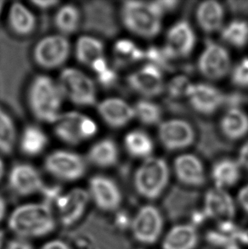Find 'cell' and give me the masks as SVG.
Listing matches in <instances>:
<instances>
[{"label": "cell", "mask_w": 248, "mask_h": 249, "mask_svg": "<svg viewBox=\"0 0 248 249\" xmlns=\"http://www.w3.org/2000/svg\"><path fill=\"white\" fill-rule=\"evenodd\" d=\"M31 110L35 118L44 123L57 121L61 116L63 94L59 85L47 76H37L28 93Z\"/></svg>", "instance_id": "obj_2"}, {"label": "cell", "mask_w": 248, "mask_h": 249, "mask_svg": "<svg viewBox=\"0 0 248 249\" xmlns=\"http://www.w3.org/2000/svg\"><path fill=\"white\" fill-rule=\"evenodd\" d=\"M88 159L99 168H110L116 165L119 159L118 144L112 139H103L91 146Z\"/></svg>", "instance_id": "obj_26"}, {"label": "cell", "mask_w": 248, "mask_h": 249, "mask_svg": "<svg viewBox=\"0 0 248 249\" xmlns=\"http://www.w3.org/2000/svg\"><path fill=\"white\" fill-rule=\"evenodd\" d=\"M202 211L207 218L218 223L233 221L236 211L235 201L225 189L213 187L205 194Z\"/></svg>", "instance_id": "obj_16"}, {"label": "cell", "mask_w": 248, "mask_h": 249, "mask_svg": "<svg viewBox=\"0 0 248 249\" xmlns=\"http://www.w3.org/2000/svg\"><path fill=\"white\" fill-rule=\"evenodd\" d=\"M71 44L63 35H51L42 38L34 48V61L40 68L55 69L67 61Z\"/></svg>", "instance_id": "obj_12"}, {"label": "cell", "mask_w": 248, "mask_h": 249, "mask_svg": "<svg viewBox=\"0 0 248 249\" xmlns=\"http://www.w3.org/2000/svg\"><path fill=\"white\" fill-rule=\"evenodd\" d=\"M81 14L76 5L67 3L61 6L54 17V25L59 32L64 35L73 34L78 29Z\"/></svg>", "instance_id": "obj_32"}, {"label": "cell", "mask_w": 248, "mask_h": 249, "mask_svg": "<svg viewBox=\"0 0 248 249\" xmlns=\"http://www.w3.org/2000/svg\"><path fill=\"white\" fill-rule=\"evenodd\" d=\"M241 230L235 226L233 221L218 223L217 228L208 233V241L215 246L223 248L230 244L238 243L239 234Z\"/></svg>", "instance_id": "obj_33"}, {"label": "cell", "mask_w": 248, "mask_h": 249, "mask_svg": "<svg viewBox=\"0 0 248 249\" xmlns=\"http://www.w3.org/2000/svg\"><path fill=\"white\" fill-rule=\"evenodd\" d=\"M237 201L241 208L248 213V184L239 191Z\"/></svg>", "instance_id": "obj_44"}, {"label": "cell", "mask_w": 248, "mask_h": 249, "mask_svg": "<svg viewBox=\"0 0 248 249\" xmlns=\"http://www.w3.org/2000/svg\"><path fill=\"white\" fill-rule=\"evenodd\" d=\"M237 161L241 167L248 170V141L240 149Z\"/></svg>", "instance_id": "obj_45"}, {"label": "cell", "mask_w": 248, "mask_h": 249, "mask_svg": "<svg viewBox=\"0 0 248 249\" xmlns=\"http://www.w3.org/2000/svg\"><path fill=\"white\" fill-rule=\"evenodd\" d=\"M199 243V235L193 225L181 224L173 226L161 242L162 249H195Z\"/></svg>", "instance_id": "obj_23"}, {"label": "cell", "mask_w": 248, "mask_h": 249, "mask_svg": "<svg viewBox=\"0 0 248 249\" xmlns=\"http://www.w3.org/2000/svg\"><path fill=\"white\" fill-rule=\"evenodd\" d=\"M9 184L13 192L20 196H28L44 187L43 179L34 166L19 163L14 166L9 175Z\"/></svg>", "instance_id": "obj_19"}, {"label": "cell", "mask_w": 248, "mask_h": 249, "mask_svg": "<svg viewBox=\"0 0 248 249\" xmlns=\"http://www.w3.org/2000/svg\"><path fill=\"white\" fill-rule=\"evenodd\" d=\"M198 26L208 34L221 30L225 17V10L218 1L208 0L201 2L195 12Z\"/></svg>", "instance_id": "obj_22"}, {"label": "cell", "mask_w": 248, "mask_h": 249, "mask_svg": "<svg viewBox=\"0 0 248 249\" xmlns=\"http://www.w3.org/2000/svg\"><path fill=\"white\" fill-rule=\"evenodd\" d=\"M96 76H97L98 82L103 87H111L118 81V74L114 69L111 67L106 68L104 71H102Z\"/></svg>", "instance_id": "obj_41"}, {"label": "cell", "mask_w": 248, "mask_h": 249, "mask_svg": "<svg viewBox=\"0 0 248 249\" xmlns=\"http://www.w3.org/2000/svg\"><path fill=\"white\" fill-rule=\"evenodd\" d=\"M175 175L183 185L199 187L207 180L204 167L201 159L193 154L178 156L174 163Z\"/></svg>", "instance_id": "obj_20"}, {"label": "cell", "mask_w": 248, "mask_h": 249, "mask_svg": "<svg viewBox=\"0 0 248 249\" xmlns=\"http://www.w3.org/2000/svg\"><path fill=\"white\" fill-rule=\"evenodd\" d=\"M134 115L144 125L153 126L160 124L162 118V108L160 105L142 99L138 101L134 107Z\"/></svg>", "instance_id": "obj_35"}, {"label": "cell", "mask_w": 248, "mask_h": 249, "mask_svg": "<svg viewBox=\"0 0 248 249\" xmlns=\"http://www.w3.org/2000/svg\"><path fill=\"white\" fill-rule=\"evenodd\" d=\"M195 35L191 23L185 19L174 24L167 33L163 46L166 54L173 61L185 59L191 55L195 45Z\"/></svg>", "instance_id": "obj_13"}, {"label": "cell", "mask_w": 248, "mask_h": 249, "mask_svg": "<svg viewBox=\"0 0 248 249\" xmlns=\"http://www.w3.org/2000/svg\"><path fill=\"white\" fill-rule=\"evenodd\" d=\"M89 196L99 209L113 211L121 205V190L117 183L104 175H95L89 180Z\"/></svg>", "instance_id": "obj_17"}, {"label": "cell", "mask_w": 248, "mask_h": 249, "mask_svg": "<svg viewBox=\"0 0 248 249\" xmlns=\"http://www.w3.org/2000/svg\"><path fill=\"white\" fill-rule=\"evenodd\" d=\"M163 229V219L158 208L153 205L141 207L134 215L131 231L134 239L144 245L157 243Z\"/></svg>", "instance_id": "obj_11"}, {"label": "cell", "mask_w": 248, "mask_h": 249, "mask_svg": "<svg viewBox=\"0 0 248 249\" xmlns=\"http://www.w3.org/2000/svg\"><path fill=\"white\" fill-rule=\"evenodd\" d=\"M3 3H4L3 1H0V13L2 12V10H3Z\"/></svg>", "instance_id": "obj_54"}, {"label": "cell", "mask_w": 248, "mask_h": 249, "mask_svg": "<svg viewBox=\"0 0 248 249\" xmlns=\"http://www.w3.org/2000/svg\"></svg>", "instance_id": "obj_55"}, {"label": "cell", "mask_w": 248, "mask_h": 249, "mask_svg": "<svg viewBox=\"0 0 248 249\" xmlns=\"http://www.w3.org/2000/svg\"><path fill=\"white\" fill-rule=\"evenodd\" d=\"M232 84L241 89L248 88V57L243 58L230 71Z\"/></svg>", "instance_id": "obj_39"}, {"label": "cell", "mask_w": 248, "mask_h": 249, "mask_svg": "<svg viewBox=\"0 0 248 249\" xmlns=\"http://www.w3.org/2000/svg\"><path fill=\"white\" fill-rule=\"evenodd\" d=\"M63 97L80 107H91L96 103L97 93L94 82L76 68H66L61 71L58 83Z\"/></svg>", "instance_id": "obj_5"}, {"label": "cell", "mask_w": 248, "mask_h": 249, "mask_svg": "<svg viewBox=\"0 0 248 249\" xmlns=\"http://www.w3.org/2000/svg\"><path fill=\"white\" fill-rule=\"evenodd\" d=\"M113 52L117 63L121 67L135 63L144 59V51L128 39L117 41L114 44Z\"/></svg>", "instance_id": "obj_34"}, {"label": "cell", "mask_w": 248, "mask_h": 249, "mask_svg": "<svg viewBox=\"0 0 248 249\" xmlns=\"http://www.w3.org/2000/svg\"><path fill=\"white\" fill-rule=\"evenodd\" d=\"M169 175V168L165 159L157 157L144 159L134 173L135 191L144 198H158L168 186Z\"/></svg>", "instance_id": "obj_4"}, {"label": "cell", "mask_w": 248, "mask_h": 249, "mask_svg": "<svg viewBox=\"0 0 248 249\" xmlns=\"http://www.w3.org/2000/svg\"><path fill=\"white\" fill-rule=\"evenodd\" d=\"M97 110L102 120L112 128H124L135 118L134 107L121 98L105 99Z\"/></svg>", "instance_id": "obj_18"}, {"label": "cell", "mask_w": 248, "mask_h": 249, "mask_svg": "<svg viewBox=\"0 0 248 249\" xmlns=\"http://www.w3.org/2000/svg\"><path fill=\"white\" fill-rule=\"evenodd\" d=\"M248 103V94L241 91H233L229 94H225L224 107L230 109H242L243 106Z\"/></svg>", "instance_id": "obj_40"}, {"label": "cell", "mask_w": 248, "mask_h": 249, "mask_svg": "<svg viewBox=\"0 0 248 249\" xmlns=\"http://www.w3.org/2000/svg\"><path fill=\"white\" fill-rule=\"evenodd\" d=\"M124 146L127 153L135 159H148L154 150V142L147 132L134 129L124 138Z\"/></svg>", "instance_id": "obj_28"}, {"label": "cell", "mask_w": 248, "mask_h": 249, "mask_svg": "<svg viewBox=\"0 0 248 249\" xmlns=\"http://www.w3.org/2000/svg\"><path fill=\"white\" fill-rule=\"evenodd\" d=\"M75 55L80 63L90 66L98 58L104 56V44L91 36H82L77 41Z\"/></svg>", "instance_id": "obj_30"}, {"label": "cell", "mask_w": 248, "mask_h": 249, "mask_svg": "<svg viewBox=\"0 0 248 249\" xmlns=\"http://www.w3.org/2000/svg\"><path fill=\"white\" fill-rule=\"evenodd\" d=\"M224 249H242L241 247L239 246L238 243H234V244H230L229 246L225 247Z\"/></svg>", "instance_id": "obj_52"}, {"label": "cell", "mask_w": 248, "mask_h": 249, "mask_svg": "<svg viewBox=\"0 0 248 249\" xmlns=\"http://www.w3.org/2000/svg\"><path fill=\"white\" fill-rule=\"evenodd\" d=\"M6 249H34L30 243L25 241L23 238L12 240L8 243Z\"/></svg>", "instance_id": "obj_46"}, {"label": "cell", "mask_w": 248, "mask_h": 249, "mask_svg": "<svg viewBox=\"0 0 248 249\" xmlns=\"http://www.w3.org/2000/svg\"><path fill=\"white\" fill-rule=\"evenodd\" d=\"M238 243H242L244 246L248 247V228L241 230L239 234Z\"/></svg>", "instance_id": "obj_49"}, {"label": "cell", "mask_w": 248, "mask_h": 249, "mask_svg": "<svg viewBox=\"0 0 248 249\" xmlns=\"http://www.w3.org/2000/svg\"><path fill=\"white\" fill-rule=\"evenodd\" d=\"M44 168L55 178L65 181H74L84 176L87 167L82 156L76 152L59 150L47 156Z\"/></svg>", "instance_id": "obj_9"}, {"label": "cell", "mask_w": 248, "mask_h": 249, "mask_svg": "<svg viewBox=\"0 0 248 249\" xmlns=\"http://www.w3.org/2000/svg\"><path fill=\"white\" fill-rule=\"evenodd\" d=\"M191 85L186 74L178 75L165 85V90L168 93V99L178 101V99L186 95L188 88Z\"/></svg>", "instance_id": "obj_38"}, {"label": "cell", "mask_w": 248, "mask_h": 249, "mask_svg": "<svg viewBox=\"0 0 248 249\" xmlns=\"http://www.w3.org/2000/svg\"><path fill=\"white\" fill-rule=\"evenodd\" d=\"M89 199V193L84 189L76 188L61 196L59 202L60 219L62 225L69 226L80 219Z\"/></svg>", "instance_id": "obj_21"}, {"label": "cell", "mask_w": 248, "mask_h": 249, "mask_svg": "<svg viewBox=\"0 0 248 249\" xmlns=\"http://www.w3.org/2000/svg\"><path fill=\"white\" fill-rule=\"evenodd\" d=\"M179 3L180 2L178 1H172V0L153 2L154 6L156 7L158 12L161 14V17H163L166 14L174 12L178 8Z\"/></svg>", "instance_id": "obj_42"}, {"label": "cell", "mask_w": 248, "mask_h": 249, "mask_svg": "<svg viewBox=\"0 0 248 249\" xmlns=\"http://www.w3.org/2000/svg\"><path fill=\"white\" fill-rule=\"evenodd\" d=\"M4 213H5V202L0 196V221L3 219Z\"/></svg>", "instance_id": "obj_50"}, {"label": "cell", "mask_w": 248, "mask_h": 249, "mask_svg": "<svg viewBox=\"0 0 248 249\" xmlns=\"http://www.w3.org/2000/svg\"><path fill=\"white\" fill-rule=\"evenodd\" d=\"M225 93L218 88L205 83L191 84L186 91L191 109L198 114L210 116L224 107Z\"/></svg>", "instance_id": "obj_14"}, {"label": "cell", "mask_w": 248, "mask_h": 249, "mask_svg": "<svg viewBox=\"0 0 248 249\" xmlns=\"http://www.w3.org/2000/svg\"><path fill=\"white\" fill-rule=\"evenodd\" d=\"M48 142L47 135L42 128L30 125L24 129L20 137V150L25 155L35 157L44 152Z\"/></svg>", "instance_id": "obj_29"}, {"label": "cell", "mask_w": 248, "mask_h": 249, "mask_svg": "<svg viewBox=\"0 0 248 249\" xmlns=\"http://www.w3.org/2000/svg\"><path fill=\"white\" fill-rule=\"evenodd\" d=\"M187 118H191L195 129V147L200 155L206 159H214L233 148L232 143L226 141L213 123L194 115L190 111Z\"/></svg>", "instance_id": "obj_6"}, {"label": "cell", "mask_w": 248, "mask_h": 249, "mask_svg": "<svg viewBox=\"0 0 248 249\" xmlns=\"http://www.w3.org/2000/svg\"><path fill=\"white\" fill-rule=\"evenodd\" d=\"M54 124L57 138L71 145H79L93 138L98 132L97 124L92 118L77 111L61 113Z\"/></svg>", "instance_id": "obj_7"}, {"label": "cell", "mask_w": 248, "mask_h": 249, "mask_svg": "<svg viewBox=\"0 0 248 249\" xmlns=\"http://www.w3.org/2000/svg\"><path fill=\"white\" fill-rule=\"evenodd\" d=\"M32 3L41 10H49L59 4L58 1L55 0H34Z\"/></svg>", "instance_id": "obj_47"}, {"label": "cell", "mask_w": 248, "mask_h": 249, "mask_svg": "<svg viewBox=\"0 0 248 249\" xmlns=\"http://www.w3.org/2000/svg\"><path fill=\"white\" fill-rule=\"evenodd\" d=\"M40 249H71L67 243L60 240H54L45 243Z\"/></svg>", "instance_id": "obj_48"}, {"label": "cell", "mask_w": 248, "mask_h": 249, "mask_svg": "<svg viewBox=\"0 0 248 249\" xmlns=\"http://www.w3.org/2000/svg\"><path fill=\"white\" fill-rule=\"evenodd\" d=\"M3 237H4L3 232L2 231H0V249H1L2 246H3Z\"/></svg>", "instance_id": "obj_53"}, {"label": "cell", "mask_w": 248, "mask_h": 249, "mask_svg": "<svg viewBox=\"0 0 248 249\" xmlns=\"http://www.w3.org/2000/svg\"><path fill=\"white\" fill-rule=\"evenodd\" d=\"M197 69L203 77L212 81L225 78L231 70L228 51L221 44L207 39L198 59Z\"/></svg>", "instance_id": "obj_8"}, {"label": "cell", "mask_w": 248, "mask_h": 249, "mask_svg": "<svg viewBox=\"0 0 248 249\" xmlns=\"http://www.w3.org/2000/svg\"><path fill=\"white\" fill-rule=\"evenodd\" d=\"M4 173V166H3V162L2 159H0V180L2 179Z\"/></svg>", "instance_id": "obj_51"}, {"label": "cell", "mask_w": 248, "mask_h": 249, "mask_svg": "<svg viewBox=\"0 0 248 249\" xmlns=\"http://www.w3.org/2000/svg\"><path fill=\"white\" fill-rule=\"evenodd\" d=\"M8 226L10 231L24 239L52 232L55 228V220L47 203H28L14 210Z\"/></svg>", "instance_id": "obj_1"}, {"label": "cell", "mask_w": 248, "mask_h": 249, "mask_svg": "<svg viewBox=\"0 0 248 249\" xmlns=\"http://www.w3.org/2000/svg\"><path fill=\"white\" fill-rule=\"evenodd\" d=\"M220 37L226 44L237 49H242L248 44V21L235 19L222 27Z\"/></svg>", "instance_id": "obj_31"}, {"label": "cell", "mask_w": 248, "mask_h": 249, "mask_svg": "<svg viewBox=\"0 0 248 249\" xmlns=\"http://www.w3.org/2000/svg\"><path fill=\"white\" fill-rule=\"evenodd\" d=\"M241 168L238 161L234 159L224 158L217 160L211 170L215 187L226 190L235 185L241 178Z\"/></svg>", "instance_id": "obj_25"}, {"label": "cell", "mask_w": 248, "mask_h": 249, "mask_svg": "<svg viewBox=\"0 0 248 249\" xmlns=\"http://www.w3.org/2000/svg\"><path fill=\"white\" fill-rule=\"evenodd\" d=\"M219 131L229 142H236L248 134V116L242 109L227 110L219 124Z\"/></svg>", "instance_id": "obj_24"}, {"label": "cell", "mask_w": 248, "mask_h": 249, "mask_svg": "<svg viewBox=\"0 0 248 249\" xmlns=\"http://www.w3.org/2000/svg\"><path fill=\"white\" fill-rule=\"evenodd\" d=\"M227 6L232 13L248 18V1H228Z\"/></svg>", "instance_id": "obj_43"}, {"label": "cell", "mask_w": 248, "mask_h": 249, "mask_svg": "<svg viewBox=\"0 0 248 249\" xmlns=\"http://www.w3.org/2000/svg\"><path fill=\"white\" fill-rule=\"evenodd\" d=\"M17 141V130L10 115L0 107V152L10 154Z\"/></svg>", "instance_id": "obj_36"}, {"label": "cell", "mask_w": 248, "mask_h": 249, "mask_svg": "<svg viewBox=\"0 0 248 249\" xmlns=\"http://www.w3.org/2000/svg\"><path fill=\"white\" fill-rule=\"evenodd\" d=\"M8 20L13 32L18 35H29L37 25L36 17L27 7L19 2L12 3L9 10Z\"/></svg>", "instance_id": "obj_27"}, {"label": "cell", "mask_w": 248, "mask_h": 249, "mask_svg": "<svg viewBox=\"0 0 248 249\" xmlns=\"http://www.w3.org/2000/svg\"><path fill=\"white\" fill-rule=\"evenodd\" d=\"M158 139L167 151H180L195 142V129L193 124L185 119L173 118L159 124Z\"/></svg>", "instance_id": "obj_10"}, {"label": "cell", "mask_w": 248, "mask_h": 249, "mask_svg": "<svg viewBox=\"0 0 248 249\" xmlns=\"http://www.w3.org/2000/svg\"><path fill=\"white\" fill-rule=\"evenodd\" d=\"M127 83L131 89L146 99L160 95L165 90L162 71L150 63L129 74Z\"/></svg>", "instance_id": "obj_15"}, {"label": "cell", "mask_w": 248, "mask_h": 249, "mask_svg": "<svg viewBox=\"0 0 248 249\" xmlns=\"http://www.w3.org/2000/svg\"><path fill=\"white\" fill-rule=\"evenodd\" d=\"M161 18L153 2L126 1L122 5V22L139 37L147 39L157 37L161 31Z\"/></svg>", "instance_id": "obj_3"}, {"label": "cell", "mask_w": 248, "mask_h": 249, "mask_svg": "<svg viewBox=\"0 0 248 249\" xmlns=\"http://www.w3.org/2000/svg\"><path fill=\"white\" fill-rule=\"evenodd\" d=\"M144 59H146L148 63L154 65L161 71H174L176 70L174 62L175 61L168 57L163 48L158 46H150L144 51Z\"/></svg>", "instance_id": "obj_37"}]
</instances>
